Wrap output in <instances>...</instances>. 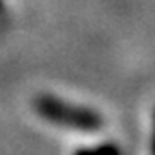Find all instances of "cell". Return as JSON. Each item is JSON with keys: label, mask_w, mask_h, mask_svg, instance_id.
<instances>
[{"label": "cell", "mask_w": 155, "mask_h": 155, "mask_svg": "<svg viewBox=\"0 0 155 155\" xmlns=\"http://www.w3.org/2000/svg\"><path fill=\"white\" fill-rule=\"evenodd\" d=\"M32 107L39 114V118L60 127H69L79 131H97L103 127V118L99 112L88 107L65 103L64 99L51 94H41L34 97Z\"/></svg>", "instance_id": "6da1fadb"}, {"label": "cell", "mask_w": 155, "mask_h": 155, "mask_svg": "<svg viewBox=\"0 0 155 155\" xmlns=\"http://www.w3.org/2000/svg\"><path fill=\"white\" fill-rule=\"evenodd\" d=\"M151 155H155V116H153V133H151Z\"/></svg>", "instance_id": "3957f363"}, {"label": "cell", "mask_w": 155, "mask_h": 155, "mask_svg": "<svg viewBox=\"0 0 155 155\" xmlns=\"http://www.w3.org/2000/svg\"><path fill=\"white\" fill-rule=\"evenodd\" d=\"M73 155H124V153H121V150L118 148V144L103 142V144H99L95 148H81Z\"/></svg>", "instance_id": "7a4b0ae2"}]
</instances>
